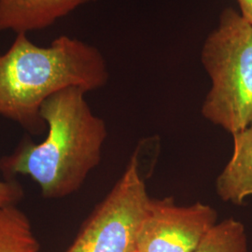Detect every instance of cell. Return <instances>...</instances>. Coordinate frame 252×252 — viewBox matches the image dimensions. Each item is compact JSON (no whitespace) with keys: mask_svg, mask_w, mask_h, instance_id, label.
<instances>
[{"mask_svg":"<svg viewBox=\"0 0 252 252\" xmlns=\"http://www.w3.org/2000/svg\"><path fill=\"white\" fill-rule=\"evenodd\" d=\"M150 200L135 153L66 252H135L136 234Z\"/></svg>","mask_w":252,"mask_h":252,"instance_id":"277c9868","label":"cell"},{"mask_svg":"<svg viewBox=\"0 0 252 252\" xmlns=\"http://www.w3.org/2000/svg\"></svg>","mask_w":252,"mask_h":252,"instance_id":"7c38bea8","label":"cell"},{"mask_svg":"<svg viewBox=\"0 0 252 252\" xmlns=\"http://www.w3.org/2000/svg\"><path fill=\"white\" fill-rule=\"evenodd\" d=\"M28 217L16 206L0 207V252H38Z\"/></svg>","mask_w":252,"mask_h":252,"instance_id":"ba28073f","label":"cell"},{"mask_svg":"<svg viewBox=\"0 0 252 252\" xmlns=\"http://www.w3.org/2000/svg\"><path fill=\"white\" fill-rule=\"evenodd\" d=\"M216 209L201 202L177 206L172 197L151 198L139 225L135 252H193L216 225Z\"/></svg>","mask_w":252,"mask_h":252,"instance_id":"5b68a950","label":"cell"},{"mask_svg":"<svg viewBox=\"0 0 252 252\" xmlns=\"http://www.w3.org/2000/svg\"><path fill=\"white\" fill-rule=\"evenodd\" d=\"M24 195V189L17 181L0 180V207L16 206Z\"/></svg>","mask_w":252,"mask_h":252,"instance_id":"30bf717a","label":"cell"},{"mask_svg":"<svg viewBox=\"0 0 252 252\" xmlns=\"http://www.w3.org/2000/svg\"><path fill=\"white\" fill-rule=\"evenodd\" d=\"M86 93L70 87L46 100L40 116L47 135L39 143L23 140L0 160V170L7 180L27 176L48 199L63 198L81 188L99 164L108 136L106 123L91 109Z\"/></svg>","mask_w":252,"mask_h":252,"instance_id":"6da1fadb","label":"cell"},{"mask_svg":"<svg viewBox=\"0 0 252 252\" xmlns=\"http://www.w3.org/2000/svg\"><path fill=\"white\" fill-rule=\"evenodd\" d=\"M236 1L239 5L241 15L252 25V0H236Z\"/></svg>","mask_w":252,"mask_h":252,"instance_id":"8fae6325","label":"cell"},{"mask_svg":"<svg viewBox=\"0 0 252 252\" xmlns=\"http://www.w3.org/2000/svg\"><path fill=\"white\" fill-rule=\"evenodd\" d=\"M201 62L211 81L203 117L233 135L252 124V25L226 8L207 36Z\"/></svg>","mask_w":252,"mask_h":252,"instance_id":"3957f363","label":"cell"},{"mask_svg":"<svg viewBox=\"0 0 252 252\" xmlns=\"http://www.w3.org/2000/svg\"><path fill=\"white\" fill-rule=\"evenodd\" d=\"M232 156L216 180V192L223 202L242 205L252 195V124L233 135Z\"/></svg>","mask_w":252,"mask_h":252,"instance_id":"52a82bcc","label":"cell"},{"mask_svg":"<svg viewBox=\"0 0 252 252\" xmlns=\"http://www.w3.org/2000/svg\"><path fill=\"white\" fill-rule=\"evenodd\" d=\"M96 0H0V32L42 30L79 7Z\"/></svg>","mask_w":252,"mask_h":252,"instance_id":"8992f818","label":"cell"},{"mask_svg":"<svg viewBox=\"0 0 252 252\" xmlns=\"http://www.w3.org/2000/svg\"><path fill=\"white\" fill-rule=\"evenodd\" d=\"M248 237L243 223L234 218L217 223L193 252H248Z\"/></svg>","mask_w":252,"mask_h":252,"instance_id":"9c48e42d","label":"cell"},{"mask_svg":"<svg viewBox=\"0 0 252 252\" xmlns=\"http://www.w3.org/2000/svg\"><path fill=\"white\" fill-rule=\"evenodd\" d=\"M108 77L106 59L94 46L61 36L40 47L27 34H17L9 50L0 53V116L41 134L46 124L40 108L46 100L70 87L98 90Z\"/></svg>","mask_w":252,"mask_h":252,"instance_id":"7a4b0ae2","label":"cell"}]
</instances>
